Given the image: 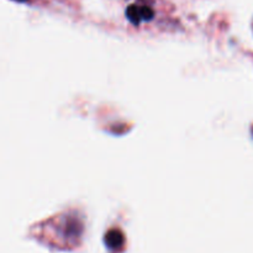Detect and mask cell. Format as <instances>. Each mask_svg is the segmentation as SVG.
<instances>
[{"instance_id": "obj_1", "label": "cell", "mask_w": 253, "mask_h": 253, "mask_svg": "<svg viewBox=\"0 0 253 253\" xmlns=\"http://www.w3.org/2000/svg\"><path fill=\"white\" fill-rule=\"evenodd\" d=\"M104 242H105L106 247L111 251H118L125 244V237H124L123 232L120 230H110L109 232H106L105 237H104Z\"/></svg>"}, {"instance_id": "obj_4", "label": "cell", "mask_w": 253, "mask_h": 253, "mask_svg": "<svg viewBox=\"0 0 253 253\" xmlns=\"http://www.w3.org/2000/svg\"><path fill=\"white\" fill-rule=\"evenodd\" d=\"M15 1H26V0H15Z\"/></svg>"}, {"instance_id": "obj_2", "label": "cell", "mask_w": 253, "mask_h": 253, "mask_svg": "<svg viewBox=\"0 0 253 253\" xmlns=\"http://www.w3.org/2000/svg\"><path fill=\"white\" fill-rule=\"evenodd\" d=\"M126 16H127V19L135 25L140 24L141 20H142V16H141V9L138 6H136V5H131V6L127 7V10H126Z\"/></svg>"}, {"instance_id": "obj_3", "label": "cell", "mask_w": 253, "mask_h": 253, "mask_svg": "<svg viewBox=\"0 0 253 253\" xmlns=\"http://www.w3.org/2000/svg\"><path fill=\"white\" fill-rule=\"evenodd\" d=\"M140 9H141V16H142V20H146V21L152 19L153 15H155V12H153V10L151 9V7L141 6Z\"/></svg>"}]
</instances>
